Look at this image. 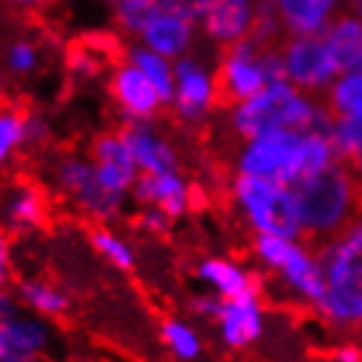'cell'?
Instances as JSON below:
<instances>
[{
	"mask_svg": "<svg viewBox=\"0 0 362 362\" xmlns=\"http://www.w3.org/2000/svg\"><path fill=\"white\" fill-rule=\"evenodd\" d=\"M11 6H16L21 11H45V8H53L58 6L61 0H8Z\"/></svg>",
	"mask_w": 362,
	"mask_h": 362,
	"instance_id": "obj_40",
	"label": "cell"
},
{
	"mask_svg": "<svg viewBox=\"0 0 362 362\" xmlns=\"http://www.w3.org/2000/svg\"><path fill=\"white\" fill-rule=\"evenodd\" d=\"M16 310H18L16 294H13L11 289H0V323H3L8 315H13Z\"/></svg>",
	"mask_w": 362,
	"mask_h": 362,
	"instance_id": "obj_39",
	"label": "cell"
},
{
	"mask_svg": "<svg viewBox=\"0 0 362 362\" xmlns=\"http://www.w3.org/2000/svg\"><path fill=\"white\" fill-rule=\"evenodd\" d=\"M192 273H194V281L199 286L210 294H216L218 299L239 297V294L257 289V276L252 268L234 260V257H226V255L199 257Z\"/></svg>",
	"mask_w": 362,
	"mask_h": 362,
	"instance_id": "obj_19",
	"label": "cell"
},
{
	"mask_svg": "<svg viewBox=\"0 0 362 362\" xmlns=\"http://www.w3.org/2000/svg\"><path fill=\"white\" fill-rule=\"evenodd\" d=\"M294 199L302 236L326 242L360 216L362 187L354 168L339 160L326 171L294 184Z\"/></svg>",
	"mask_w": 362,
	"mask_h": 362,
	"instance_id": "obj_4",
	"label": "cell"
},
{
	"mask_svg": "<svg viewBox=\"0 0 362 362\" xmlns=\"http://www.w3.org/2000/svg\"><path fill=\"white\" fill-rule=\"evenodd\" d=\"M218 305H221V299H218L216 294L205 291V289L189 299L192 315L199 317V320H210V323H213V317H216V313H218Z\"/></svg>",
	"mask_w": 362,
	"mask_h": 362,
	"instance_id": "obj_36",
	"label": "cell"
},
{
	"mask_svg": "<svg viewBox=\"0 0 362 362\" xmlns=\"http://www.w3.org/2000/svg\"><path fill=\"white\" fill-rule=\"evenodd\" d=\"M13 294H16L18 308L40 317H47V320H61L74 308V297L66 286L50 279H40V276L18 279Z\"/></svg>",
	"mask_w": 362,
	"mask_h": 362,
	"instance_id": "obj_20",
	"label": "cell"
},
{
	"mask_svg": "<svg viewBox=\"0 0 362 362\" xmlns=\"http://www.w3.org/2000/svg\"><path fill=\"white\" fill-rule=\"evenodd\" d=\"M158 339L165 354L176 362H199V357L205 354V336L192 317H163L158 326Z\"/></svg>",
	"mask_w": 362,
	"mask_h": 362,
	"instance_id": "obj_22",
	"label": "cell"
},
{
	"mask_svg": "<svg viewBox=\"0 0 362 362\" xmlns=\"http://www.w3.org/2000/svg\"><path fill=\"white\" fill-rule=\"evenodd\" d=\"M194 197H197V192L184 171L139 173L134 192H132V199L139 208L160 210L171 221L187 216L194 208Z\"/></svg>",
	"mask_w": 362,
	"mask_h": 362,
	"instance_id": "obj_17",
	"label": "cell"
},
{
	"mask_svg": "<svg viewBox=\"0 0 362 362\" xmlns=\"http://www.w3.org/2000/svg\"><path fill=\"white\" fill-rule=\"evenodd\" d=\"M250 37L263 47H279L286 40V32L281 27V18L276 13L273 0H257L255 3V18H252Z\"/></svg>",
	"mask_w": 362,
	"mask_h": 362,
	"instance_id": "obj_31",
	"label": "cell"
},
{
	"mask_svg": "<svg viewBox=\"0 0 362 362\" xmlns=\"http://www.w3.org/2000/svg\"><path fill=\"white\" fill-rule=\"evenodd\" d=\"M255 265L271 276L273 294L281 302L315 308L323 294V268L317 250L308 247L302 239L276 234H257L250 245Z\"/></svg>",
	"mask_w": 362,
	"mask_h": 362,
	"instance_id": "obj_5",
	"label": "cell"
},
{
	"mask_svg": "<svg viewBox=\"0 0 362 362\" xmlns=\"http://www.w3.org/2000/svg\"><path fill=\"white\" fill-rule=\"evenodd\" d=\"M346 6H349V13L362 18V0H346Z\"/></svg>",
	"mask_w": 362,
	"mask_h": 362,
	"instance_id": "obj_42",
	"label": "cell"
},
{
	"mask_svg": "<svg viewBox=\"0 0 362 362\" xmlns=\"http://www.w3.org/2000/svg\"><path fill=\"white\" fill-rule=\"evenodd\" d=\"M218 341L228 352H247L263 341L268 328V310L260 291H247L239 297L221 299L213 317Z\"/></svg>",
	"mask_w": 362,
	"mask_h": 362,
	"instance_id": "obj_11",
	"label": "cell"
},
{
	"mask_svg": "<svg viewBox=\"0 0 362 362\" xmlns=\"http://www.w3.org/2000/svg\"><path fill=\"white\" fill-rule=\"evenodd\" d=\"M16 281V250L13 236L0 228V289H11Z\"/></svg>",
	"mask_w": 362,
	"mask_h": 362,
	"instance_id": "obj_33",
	"label": "cell"
},
{
	"mask_svg": "<svg viewBox=\"0 0 362 362\" xmlns=\"http://www.w3.org/2000/svg\"><path fill=\"white\" fill-rule=\"evenodd\" d=\"M47 362H90V360H82V357H64V360H47Z\"/></svg>",
	"mask_w": 362,
	"mask_h": 362,
	"instance_id": "obj_43",
	"label": "cell"
},
{
	"mask_svg": "<svg viewBox=\"0 0 362 362\" xmlns=\"http://www.w3.org/2000/svg\"><path fill=\"white\" fill-rule=\"evenodd\" d=\"M323 268V294L315 315L334 331H349L362 323V218H354L317 250Z\"/></svg>",
	"mask_w": 362,
	"mask_h": 362,
	"instance_id": "obj_3",
	"label": "cell"
},
{
	"mask_svg": "<svg viewBox=\"0 0 362 362\" xmlns=\"http://www.w3.org/2000/svg\"><path fill=\"white\" fill-rule=\"evenodd\" d=\"M331 110L326 103H320L317 95L297 90L286 79L271 82L252 98L242 103H231L226 110V129L236 142H245L250 136L279 132V129H328Z\"/></svg>",
	"mask_w": 362,
	"mask_h": 362,
	"instance_id": "obj_2",
	"label": "cell"
},
{
	"mask_svg": "<svg viewBox=\"0 0 362 362\" xmlns=\"http://www.w3.org/2000/svg\"><path fill=\"white\" fill-rule=\"evenodd\" d=\"M90 158L103 187L113 197L132 202V192H134V184L139 179V168L132 158L124 132H103V134L95 136L90 145Z\"/></svg>",
	"mask_w": 362,
	"mask_h": 362,
	"instance_id": "obj_16",
	"label": "cell"
},
{
	"mask_svg": "<svg viewBox=\"0 0 362 362\" xmlns=\"http://www.w3.org/2000/svg\"><path fill=\"white\" fill-rule=\"evenodd\" d=\"M284 79L310 95H326L334 79L341 74L323 35L286 37L279 45Z\"/></svg>",
	"mask_w": 362,
	"mask_h": 362,
	"instance_id": "obj_10",
	"label": "cell"
},
{
	"mask_svg": "<svg viewBox=\"0 0 362 362\" xmlns=\"http://www.w3.org/2000/svg\"><path fill=\"white\" fill-rule=\"evenodd\" d=\"M286 37L323 35L339 13V0H273Z\"/></svg>",
	"mask_w": 362,
	"mask_h": 362,
	"instance_id": "obj_21",
	"label": "cell"
},
{
	"mask_svg": "<svg viewBox=\"0 0 362 362\" xmlns=\"http://www.w3.org/2000/svg\"><path fill=\"white\" fill-rule=\"evenodd\" d=\"M58 344L53 320L18 308L0 323V362H47Z\"/></svg>",
	"mask_w": 362,
	"mask_h": 362,
	"instance_id": "obj_14",
	"label": "cell"
},
{
	"mask_svg": "<svg viewBox=\"0 0 362 362\" xmlns=\"http://www.w3.org/2000/svg\"><path fill=\"white\" fill-rule=\"evenodd\" d=\"M108 98L116 113L127 124H147L163 113L168 105L165 98L158 92L145 74L139 71L127 58L118 61L108 74Z\"/></svg>",
	"mask_w": 362,
	"mask_h": 362,
	"instance_id": "obj_13",
	"label": "cell"
},
{
	"mask_svg": "<svg viewBox=\"0 0 362 362\" xmlns=\"http://www.w3.org/2000/svg\"><path fill=\"white\" fill-rule=\"evenodd\" d=\"M216 69L221 95L228 103H242L271 82L284 79L279 47L257 45L252 37H245L234 45L223 47L216 61Z\"/></svg>",
	"mask_w": 362,
	"mask_h": 362,
	"instance_id": "obj_9",
	"label": "cell"
},
{
	"mask_svg": "<svg viewBox=\"0 0 362 362\" xmlns=\"http://www.w3.org/2000/svg\"><path fill=\"white\" fill-rule=\"evenodd\" d=\"M0 55H3V66H6L8 76L16 79V82H29V79L40 76V71L45 69L47 61L42 40L35 35H24V32L11 37L8 42L3 45Z\"/></svg>",
	"mask_w": 362,
	"mask_h": 362,
	"instance_id": "obj_24",
	"label": "cell"
},
{
	"mask_svg": "<svg viewBox=\"0 0 362 362\" xmlns=\"http://www.w3.org/2000/svg\"><path fill=\"white\" fill-rule=\"evenodd\" d=\"M90 247L95 257H100L103 263L113 268L118 273L134 271L139 263L136 247L132 245V239L127 234H121L118 228H113L110 223H100L90 231Z\"/></svg>",
	"mask_w": 362,
	"mask_h": 362,
	"instance_id": "obj_25",
	"label": "cell"
},
{
	"mask_svg": "<svg viewBox=\"0 0 362 362\" xmlns=\"http://www.w3.org/2000/svg\"><path fill=\"white\" fill-rule=\"evenodd\" d=\"M50 218V197L42 184L11 179L0 189V228L11 236L37 234Z\"/></svg>",
	"mask_w": 362,
	"mask_h": 362,
	"instance_id": "obj_15",
	"label": "cell"
},
{
	"mask_svg": "<svg viewBox=\"0 0 362 362\" xmlns=\"http://www.w3.org/2000/svg\"><path fill=\"white\" fill-rule=\"evenodd\" d=\"M339 3H346V0H339Z\"/></svg>",
	"mask_w": 362,
	"mask_h": 362,
	"instance_id": "obj_44",
	"label": "cell"
},
{
	"mask_svg": "<svg viewBox=\"0 0 362 362\" xmlns=\"http://www.w3.org/2000/svg\"><path fill=\"white\" fill-rule=\"evenodd\" d=\"M108 3H113V0H108Z\"/></svg>",
	"mask_w": 362,
	"mask_h": 362,
	"instance_id": "obj_45",
	"label": "cell"
},
{
	"mask_svg": "<svg viewBox=\"0 0 362 362\" xmlns=\"http://www.w3.org/2000/svg\"><path fill=\"white\" fill-rule=\"evenodd\" d=\"M323 40L341 71L362 69V18H357L349 11L336 13L334 21L323 32Z\"/></svg>",
	"mask_w": 362,
	"mask_h": 362,
	"instance_id": "obj_23",
	"label": "cell"
},
{
	"mask_svg": "<svg viewBox=\"0 0 362 362\" xmlns=\"http://www.w3.org/2000/svg\"><path fill=\"white\" fill-rule=\"evenodd\" d=\"M245 3H255V0H189V8L194 13V18L205 11L223 8V6H245Z\"/></svg>",
	"mask_w": 362,
	"mask_h": 362,
	"instance_id": "obj_37",
	"label": "cell"
},
{
	"mask_svg": "<svg viewBox=\"0 0 362 362\" xmlns=\"http://www.w3.org/2000/svg\"><path fill=\"white\" fill-rule=\"evenodd\" d=\"M228 199L239 221L252 236L276 234L289 236V239L302 236L294 187L289 184L234 173V179L228 184Z\"/></svg>",
	"mask_w": 362,
	"mask_h": 362,
	"instance_id": "obj_7",
	"label": "cell"
},
{
	"mask_svg": "<svg viewBox=\"0 0 362 362\" xmlns=\"http://www.w3.org/2000/svg\"><path fill=\"white\" fill-rule=\"evenodd\" d=\"M160 6L163 0H113V24L124 37L136 40Z\"/></svg>",
	"mask_w": 362,
	"mask_h": 362,
	"instance_id": "obj_30",
	"label": "cell"
},
{
	"mask_svg": "<svg viewBox=\"0 0 362 362\" xmlns=\"http://www.w3.org/2000/svg\"><path fill=\"white\" fill-rule=\"evenodd\" d=\"M27 150V110L3 103L0 105V173L16 163Z\"/></svg>",
	"mask_w": 362,
	"mask_h": 362,
	"instance_id": "obj_26",
	"label": "cell"
},
{
	"mask_svg": "<svg viewBox=\"0 0 362 362\" xmlns=\"http://www.w3.org/2000/svg\"><path fill=\"white\" fill-rule=\"evenodd\" d=\"M139 173H168L181 171V150L165 129L155 121L127 124L121 129Z\"/></svg>",
	"mask_w": 362,
	"mask_h": 362,
	"instance_id": "obj_18",
	"label": "cell"
},
{
	"mask_svg": "<svg viewBox=\"0 0 362 362\" xmlns=\"http://www.w3.org/2000/svg\"><path fill=\"white\" fill-rule=\"evenodd\" d=\"M136 223L139 228L150 236H163L168 234V228H171V218L160 213V210H153V208H139V218H136Z\"/></svg>",
	"mask_w": 362,
	"mask_h": 362,
	"instance_id": "obj_35",
	"label": "cell"
},
{
	"mask_svg": "<svg viewBox=\"0 0 362 362\" xmlns=\"http://www.w3.org/2000/svg\"><path fill=\"white\" fill-rule=\"evenodd\" d=\"M334 362H362V346L354 341H341L334 349Z\"/></svg>",
	"mask_w": 362,
	"mask_h": 362,
	"instance_id": "obj_38",
	"label": "cell"
},
{
	"mask_svg": "<svg viewBox=\"0 0 362 362\" xmlns=\"http://www.w3.org/2000/svg\"><path fill=\"white\" fill-rule=\"evenodd\" d=\"M45 184L47 192L58 202H64L74 216L84 218L95 226L113 223L129 208V202L113 197L103 187L90 153L64 150V153L50 155L45 160Z\"/></svg>",
	"mask_w": 362,
	"mask_h": 362,
	"instance_id": "obj_6",
	"label": "cell"
},
{
	"mask_svg": "<svg viewBox=\"0 0 362 362\" xmlns=\"http://www.w3.org/2000/svg\"><path fill=\"white\" fill-rule=\"evenodd\" d=\"M326 105L334 116H362V69L336 76L326 92Z\"/></svg>",
	"mask_w": 362,
	"mask_h": 362,
	"instance_id": "obj_29",
	"label": "cell"
},
{
	"mask_svg": "<svg viewBox=\"0 0 362 362\" xmlns=\"http://www.w3.org/2000/svg\"><path fill=\"white\" fill-rule=\"evenodd\" d=\"M69 71L74 74V79L79 82H90V79H98L100 74L105 71V58L90 45H79L71 50V58H69Z\"/></svg>",
	"mask_w": 362,
	"mask_h": 362,
	"instance_id": "obj_32",
	"label": "cell"
},
{
	"mask_svg": "<svg viewBox=\"0 0 362 362\" xmlns=\"http://www.w3.org/2000/svg\"><path fill=\"white\" fill-rule=\"evenodd\" d=\"M8 82H11V76H8V71H6V66H3V55H0V105L8 98Z\"/></svg>",
	"mask_w": 362,
	"mask_h": 362,
	"instance_id": "obj_41",
	"label": "cell"
},
{
	"mask_svg": "<svg viewBox=\"0 0 362 362\" xmlns=\"http://www.w3.org/2000/svg\"><path fill=\"white\" fill-rule=\"evenodd\" d=\"M197 40L199 27L189 8V0H163L160 11L150 18V24L142 29V35L134 42H142L171 61H179L192 50H197Z\"/></svg>",
	"mask_w": 362,
	"mask_h": 362,
	"instance_id": "obj_12",
	"label": "cell"
},
{
	"mask_svg": "<svg viewBox=\"0 0 362 362\" xmlns=\"http://www.w3.org/2000/svg\"><path fill=\"white\" fill-rule=\"evenodd\" d=\"M53 139V124L42 113H27V147L40 150Z\"/></svg>",
	"mask_w": 362,
	"mask_h": 362,
	"instance_id": "obj_34",
	"label": "cell"
},
{
	"mask_svg": "<svg viewBox=\"0 0 362 362\" xmlns=\"http://www.w3.org/2000/svg\"><path fill=\"white\" fill-rule=\"evenodd\" d=\"M334 163H339V155L328 136V129H279L239 142L234 153L236 173L273 179L289 187L313 173L326 171Z\"/></svg>",
	"mask_w": 362,
	"mask_h": 362,
	"instance_id": "obj_1",
	"label": "cell"
},
{
	"mask_svg": "<svg viewBox=\"0 0 362 362\" xmlns=\"http://www.w3.org/2000/svg\"><path fill=\"white\" fill-rule=\"evenodd\" d=\"M328 136L339 160L362 173V116H331Z\"/></svg>",
	"mask_w": 362,
	"mask_h": 362,
	"instance_id": "obj_27",
	"label": "cell"
},
{
	"mask_svg": "<svg viewBox=\"0 0 362 362\" xmlns=\"http://www.w3.org/2000/svg\"><path fill=\"white\" fill-rule=\"evenodd\" d=\"M124 58H127L129 64H134L136 69L158 87V92L165 98V103L171 100V90H173V61L171 58L155 53V50L145 47L142 42H134L132 47H127Z\"/></svg>",
	"mask_w": 362,
	"mask_h": 362,
	"instance_id": "obj_28",
	"label": "cell"
},
{
	"mask_svg": "<svg viewBox=\"0 0 362 362\" xmlns=\"http://www.w3.org/2000/svg\"><path fill=\"white\" fill-rule=\"evenodd\" d=\"M221 100L223 95L218 84V69L210 61V55L192 50L189 55L173 61V90L168 108L181 127H205L216 116Z\"/></svg>",
	"mask_w": 362,
	"mask_h": 362,
	"instance_id": "obj_8",
	"label": "cell"
}]
</instances>
